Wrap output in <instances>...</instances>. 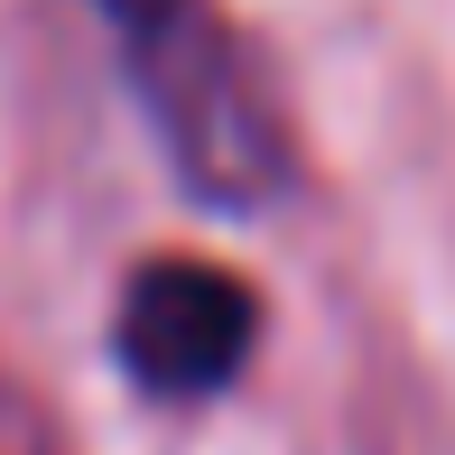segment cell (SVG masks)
<instances>
[{
    "label": "cell",
    "instance_id": "cell-1",
    "mask_svg": "<svg viewBox=\"0 0 455 455\" xmlns=\"http://www.w3.org/2000/svg\"><path fill=\"white\" fill-rule=\"evenodd\" d=\"M168 168L223 214H251L288 186V131L233 47L214 0H93Z\"/></svg>",
    "mask_w": 455,
    "mask_h": 455
},
{
    "label": "cell",
    "instance_id": "cell-2",
    "mask_svg": "<svg viewBox=\"0 0 455 455\" xmlns=\"http://www.w3.org/2000/svg\"><path fill=\"white\" fill-rule=\"evenodd\" d=\"M251 344H260V298L223 260H196V251H168L149 270H131L121 316H112V354L149 400H214V390H233Z\"/></svg>",
    "mask_w": 455,
    "mask_h": 455
}]
</instances>
